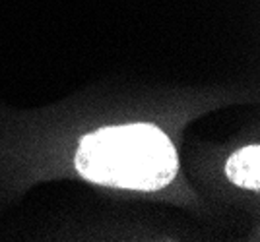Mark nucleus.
Returning <instances> with one entry per match:
<instances>
[{"instance_id": "nucleus-1", "label": "nucleus", "mask_w": 260, "mask_h": 242, "mask_svg": "<svg viewBox=\"0 0 260 242\" xmlns=\"http://www.w3.org/2000/svg\"><path fill=\"white\" fill-rule=\"evenodd\" d=\"M78 173L101 186L153 192L179 171L175 145L153 124L111 126L80 140Z\"/></svg>"}, {"instance_id": "nucleus-2", "label": "nucleus", "mask_w": 260, "mask_h": 242, "mask_svg": "<svg viewBox=\"0 0 260 242\" xmlns=\"http://www.w3.org/2000/svg\"><path fill=\"white\" fill-rule=\"evenodd\" d=\"M228 178L241 188L252 192L260 190V147L258 145H245L229 157L225 163Z\"/></svg>"}]
</instances>
